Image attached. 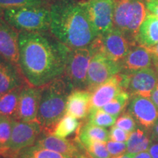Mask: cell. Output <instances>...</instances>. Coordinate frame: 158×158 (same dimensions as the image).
Listing matches in <instances>:
<instances>
[{
    "label": "cell",
    "mask_w": 158,
    "mask_h": 158,
    "mask_svg": "<svg viewBox=\"0 0 158 158\" xmlns=\"http://www.w3.org/2000/svg\"><path fill=\"white\" fill-rule=\"evenodd\" d=\"M19 69L26 84L43 87L62 76L70 48L50 31L19 34Z\"/></svg>",
    "instance_id": "6da1fadb"
},
{
    "label": "cell",
    "mask_w": 158,
    "mask_h": 158,
    "mask_svg": "<svg viewBox=\"0 0 158 158\" xmlns=\"http://www.w3.org/2000/svg\"><path fill=\"white\" fill-rule=\"evenodd\" d=\"M50 31L70 49L90 45L98 35L82 1L52 0Z\"/></svg>",
    "instance_id": "7a4b0ae2"
},
{
    "label": "cell",
    "mask_w": 158,
    "mask_h": 158,
    "mask_svg": "<svg viewBox=\"0 0 158 158\" xmlns=\"http://www.w3.org/2000/svg\"><path fill=\"white\" fill-rule=\"evenodd\" d=\"M71 91L63 76L41 87L37 120L43 133L52 134L56 124L65 115L67 99Z\"/></svg>",
    "instance_id": "3957f363"
},
{
    "label": "cell",
    "mask_w": 158,
    "mask_h": 158,
    "mask_svg": "<svg viewBox=\"0 0 158 158\" xmlns=\"http://www.w3.org/2000/svg\"><path fill=\"white\" fill-rule=\"evenodd\" d=\"M4 19L19 32L50 31V5H31L1 10Z\"/></svg>",
    "instance_id": "277c9868"
},
{
    "label": "cell",
    "mask_w": 158,
    "mask_h": 158,
    "mask_svg": "<svg viewBox=\"0 0 158 158\" xmlns=\"http://www.w3.org/2000/svg\"><path fill=\"white\" fill-rule=\"evenodd\" d=\"M148 14L146 0H114V27L137 45L139 28Z\"/></svg>",
    "instance_id": "5b68a950"
},
{
    "label": "cell",
    "mask_w": 158,
    "mask_h": 158,
    "mask_svg": "<svg viewBox=\"0 0 158 158\" xmlns=\"http://www.w3.org/2000/svg\"><path fill=\"white\" fill-rule=\"evenodd\" d=\"M97 51L94 41L84 48L70 49L63 76L73 89H86L89 64Z\"/></svg>",
    "instance_id": "8992f818"
},
{
    "label": "cell",
    "mask_w": 158,
    "mask_h": 158,
    "mask_svg": "<svg viewBox=\"0 0 158 158\" xmlns=\"http://www.w3.org/2000/svg\"><path fill=\"white\" fill-rule=\"evenodd\" d=\"M42 133L43 129L37 121L21 122L13 119L8 149L2 156L6 158L25 148L33 146Z\"/></svg>",
    "instance_id": "52a82bcc"
},
{
    "label": "cell",
    "mask_w": 158,
    "mask_h": 158,
    "mask_svg": "<svg viewBox=\"0 0 158 158\" xmlns=\"http://www.w3.org/2000/svg\"><path fill=\"white\" fill-rule=\"evenodd\" d=\"M121 63L114 62L97 49L89 64L86 89L92 91L108 79L122 72Z\"/></svg>",
    "instance_id": "ba28073f"
},
{
    "label": "cell",
    "mask_w": 158,
    "mask_h": 158,
    "mask_svg": "<svg viewBox=\"0 0 158 158\" xmlns=\"http://www.w3.org/2000/svg\"><path fill=\"white\" fill-rule=\"evenodd\" d=\"M98 50L114 62L122 63L135 46L121 31L113 27L95 40Z\"/></svg>",
    "instance_id": "9c48e42d"
},
{
    "label": "cell",
    "mask_w": 158,
    "mask_h": 158,
    "mask_svg": "<svg viewBox=\"0 0 158 158\" xmlns=\"http://www.w3.org/2000/svg\"><path fill=\"white\" fill-rule=\"evenodd\" d=\"M122 86L130 94L150 98L158 84V71L152 67L131 73H123Z\"/></svg>",
    "instance_id": "30bf717a"
},
{
    "label": "cell",
    "mask_w": 158,
    "mask_h": 158,
    "mask_svg": "<svg viewBox=\"0 0 158 158\" xmlns=\"http://www.w3.org/2000/svg\"><path fill=\"white\" fill-rule=\"evenodd\" d=\"M82 3L98 37L113 28L114 0H83Z\"/></svg>",
    "instance_id": "8fae6325"
},
{
    "label": "cell",
    "mask_w": 158,
    "mask_h": 158,
    "mask_svg": "<svg viewBox=\"0 0 158 158\" xmlns=\"http://www.w3.org/2000/svg\"><path fill=\"white\" fill-rule=\"evenodd\" d=\"M128 112L140 127L147 130L152 129L158 118V109L151 99L139 95L130 96Z\"/></svg>",
    "instance_id": "7c38bea8"
},
{
    "label": "cell",
    "mask_w": 158,
    "mask_h": 158,
    "mask_svg": "<svg viewBox=\"0 0 158 158\" xmlns=\"http://www.w3.org/2000/svg\"><path fill=\"white\" fill-rule=\"evenodd\" d=\"M19 34L5 21L0 10V55L20 70Z\"/></svg>",
    "instance_id": "4fadbf2b"
},
{
    "label": "cell",
    "mask_w": 158,
    "mask_h": 158,
    "mask_svg": "<svg viewBox=\"0 0 158 158\" xmlns=\"http://www.w3.org/2000/svg\"><path fill=\"white\" fill-rule=\"evenodd\" d=\"M41 87H33L26 84L19 96L15 120L21 122L37 121Z\"/></svg>",
    "instance_id": "5bb4252c"
},
{
    "label": "cell",
    "mask_w": 158,
    "mask_h": 158,
    "mask_svg": "<svg viewBox=\"0 0 158 158\" xmlns=\"http://www.w3.org/2000/svg\"><path fill=\"white\" fill-rule=\"evenodd\" d=\"M123 77L120 73L90 91V109L101 108L114 99L121 91Z\"/></svg>",
    "instance_id": "9a60e30c"
},
{
    "label": "cell",
    "mask_w": 158,
    "mask_h": 158,
    "mask_svg": "<svg viewBox=\"0 0 158 158\" xmlns=\"http://www.w3.org/2000/svg\"><path fill=\"white\" fill-rule=\"evenodd\" d=\"M121 64L122 68L121 73H131L155 67L151 52L147 48L140 45H135L132 48Z\"/></svg>",
    "instance_id": "2e32d148"
},
{
    "label": "cell",
    "mask_w": 158,
    "mask_h": 158,
    "mask_svg": "<svg viewBox=\"0 0 158 158\" xmlns=\"http://www.w3.org/2000/svg\"><path fill=\"white\" fill-rule=\"evenodd\" d=\"M91 92L88 89H73L67 99L65 115L84 120L89 112Z\"/></svg>",
    "instance_id": "e0dca14e"
},
{
    "label": "cell",
    "mask_w": 158,
    "mask_h": 158,
    "mask_svg": "<svg viewBox=\"0 0 158 158\" xmlns=\"http://www.w3.org/2000/svg\"><path fill=\"white\" fill-rule=\"evenodd\" d=\"M25 84L19 69L0 55V94Z\"/></svg>",
    "instance_id": "ac0fdd59"
},
{
    "label": "cell",
    "mask_w": 158,
    "mask_h": 158,
    "mask_svg": "<svg viewBox=\"0 0 158 158\" xmlns=\"http://www.w3.org/2000/svg\"><path fill=\"white\" fill-rule=\"evenodd\" d=\"M157 43L158 17L149 13L139 28L137 43L146 48H151Z\"/></svg>",
    "instance_id": "d6986e66"
},
{
    "label": "cell",
    "mask_w": 158,
    "mask_h": 158,
    "mask_svg": "<svg viewBox=\"0 0 158 158\" xmlns=\"http://www.w3.org/2000/svg\"><path fill=\"white\" fill-rule=\"evenodd\" d=\"M75 139L82 144L83 147L94 141L107 142L109 141V131L105 127H99L89 123H81L76 132Z\"/></svg>",
    "instance_id": "ffe728a7"
},
{
    "label": "cell",
    "mask_w": 158,
    "mask_h": 158,
    "mask_svg": "<svg viewBox=\"0 0 158 158\" xmlns=\"http://www.w3.org/2000/svg\"><path fill=\"white\" fill-rule=\"evenodd\" d=\"M23 86L16 87L6 93L0 94V116L1 117L15 119L20 93Z\"/></svg>",
    "instance_id": "44dd1931"
},
{
    "label": "cell",
    "mask_w": 158,
    "mask_h": 158,
    "mask_svg": "<svg viewBox=\"0 0 158 158\" xmlns=\"http://www.w3.org/2000/svg\"><path fill=\"white\" fill-rule=\"evenodd\" d=\"M151 133L142 127H137L130 133L127 141V152L132 155L147 151L152 142Z\"/></svg>",
    "instance_id": "7402d4cb"
},
{
    "label": "cell",
    "mask_w": 158,
    "mask_h": 158,
    "mask_svg": "<svg viewBox=\"0 0 158 158\" xmlns=\"http://www.w3.org/2000/svg\"><path fill=\"white\" fill-rule=\"evenodd\" d=\"M6 158H73L70 156L55 152L44 148L33 145L27 147Z\"/></svg>",
    "instance_id": "603a6c76"
},
{
    "label": "cell",
    "mask_w": 158,
    "mask_h": 158,
    "mask_svg": "<svg viewBox=\"0 0 158 158\" xmlns=\"http://www.w3.org/2000/svg\"><path fill=\"white\" fill-rule=\"evenodd\" d=\"M81 125L78 119L68 115H64L56 124L53 135L61 138H66L73 133H76Z\"/></svg>",
    "instance_id": "cb8c5ba5"
},
{
    "label": "cell",
    "mask_w": 158,
    "mask_h": 158,
    "mask_svg": "<svg viewBox=\"0 0 158 158\" xmlns=\"http://www.w3.org/2000/svg\"><path fill=\"white\" fill-rule=\"evenodd\" d=\"M130 99V94L127 91L123 89L115 98L112 99L109 102H108L101 108L106 113L115 116L116 118L123 111L126 106H128Z\"/></svg>",
    "instance_id": "d4e9b609"
},
{
    "label": "cell",
    "mask_w": 158,
    "mask_h": 158,
    "mask_svg": "<svg viewBox=\"0 0 158 158\" xmlns=\"http://www.w3.org/2000/svg\"><path fill=\"white\" fill-rule=\"evenodd\" d=\"M115 116L106 113L102 108L90 109L87 116L89 123L102 127H111L116 122Z\"/></svg>",
    "instance_id": "484cf974"
},
{
    "label": "cell",
    "mask_w": 158,
    "mask_h": 158,
    "mask_svg": "<svg viewBox=\"0 0 158 158\" xmlns=\"http://www.w3.org/2000/svg\"><path fill=\"white\" fill-rule=\"evenodd\" d=\"M13 119L0 116V155H3L8 149L12 133Z\"/></svg>",
    "instance_id": "4316f807"
},
{
    "label": "cell",
    "mask_w": 158,
    "mask_h": 158,
    "mask_svg": "<svg viewBox=\"0 0 158 158\" xmlns=\"http://www.w3.org/2000/svg\"><path fill=\"white\" fill-rule=\"evenodd\" d=\"M87 153L92 158H110L108 152L106 142L94 141L88 143L84 147Z\"/></svg>",
    "instance_id": "83f0119b"
},
{
    "label": "cell",
    "mask_w": 158,
    "mask_h": 158,
    "mask_svg": "<svg viewBox=\"0 0 158 158\" xmlns=\"http://www.w3.org/2000/svg\"><path fill=\"white\" fill-rule=\"evenodd\" d=\"M52 0H0V10L31 5H50Z\"/></svg>",
    "instance_id": "f1b7e54d"
},
{
    "label": "cell",
    "mask_w": 158,
    "mask_h": 158,
    "mask_svg": "<svg viewBox=\"0 0 158 158\" xmlns=\"http://www.w3.org/2000/svg\"><path fill=\"white\" fill-rule=\"evenodd\" d=\"M114 125L130 133L137 128V123L135 118L128 111L124 112L118 116Z\"/></svg>",
    "instance_id": "f546056e"
},
{
    "label": "cell",
    "mask_w": 158,
    "mask_h": 158,
    "mask_svg": "<svg viewBox=\"0 0 158 158\" xmlns=\"http://www.w3.org/2000/svg\"><path fill=\"white\" fill-rule=\"evenodd\" d=\"M130 133L121 129V128L116 127L115 125L110 128L109 131V140L110 141L122 142L125 143L129 139Z\"/></svg>",
    "instance_id": "4dcf8cb0"
},
{
    "label": "cell",
    "mask_w": 158,
    "mask_h": 158,
    "mask_svg": "<svg viewBox=\"0 0 158 158\" xmlns=\"http://www.w3.org/2000/svg\"><path fill=\"white\" fill-rule=\"evenodd\" d=\"M108 152L112 157L123 155L127 151V143L122 142H116L113 141H109L106 142Z\"/></svg>",
    "instance_id": "1f68e13d"
},
{
    "label": "cell",
    "mask_w": 158,
    "mask_h": 158,
    "mask_svg": "<svg viewBox=\"0 0 158 158\" xmlns=\"http://www.w3.org/2000/svg\"><path fill=\"white\" fill-rule=\"evenodd\" d=\"M146 2L149 13L158 17V0H146Z\"/></svg>",
    "instance_id": "d6a6232c"
},
{
    "label": "cell",
    "mask_w": 158,
    "mask_h": 158,
    "mask_svg": "<svg viewBox=\"0 0 158 158\" xmlns=\"http://www.w3.org/2000/svg\"><path fill=\"white\" fill-rule=\"evenodd\" d=\"M152 158H158V141H152L148 149Z\"/></svg>",
    "instance_id": "836d02e7"
},
{
    "label": "cell",
    "mask_w": 158,
    "mask_h": 158,
    "mask_svg": "<svg viewBox=\"0 0 158 158\" xmlns=\"http://www.w3.org/2000/svg\"><path fill=\"white\" fill-rule=\"evenodd\" d=\"M149 49L150 52H151L152 55L153 56V60H154V64L155 67L157 69L158 67V43L154 46L151 47V48H147Z\"/></svg>",
    "instance_id": "e575fe53"
},
{
    "label": "cell",
    "mask_w": 158,
    "mask_h": 158,
    "mask_svg": "<svg viewBox=\"0 0 158 158\" xmlns=\"http://www.w3.org/2000/svg\"><path fill=\"white\" fill-rule=\"evenodd\" d=\"M151 136L153 141H158V118L151 129Z\"/></svg>",
    "instance_id": "d590c367"
},
{
    "label": "cell",
    "mask_w": 158,
    "mask_h": 158,
    "mask_svg": "<svg viewBox=\"0 0 158 158\" xmlns=\"http://www.w3.org/2000/svg\"><path fill=\"white\" fill-rule=\"evenodd\" d=\"M150 99H151L152 101L154 102V104L155 105V106L158 109V84L157 86H156V88L155 89V90L152 93Z\"/></svg>",
    "instance_id": "8d00e7d4"
},
{
    "label": "cell",
    "mask_w": 158,
    "mask_h": 158,
    "mask_svg": "<svg viewBox=\"0 0 158 158\" xmlns=\"http://www.w3.org/2000/svg\"><path fill=\"white\" fill-rule=\"evenodd\" d=\"M133 158H152L148 151L141 152L133 156Z\"/></svg>",
    "instance_id": "74e56055"
},
{
    "label": "cell",
    "mask_w": 158,
    "mask_h": 158,
    "mask_svg": "<svg viewBox=\"0 0 158 158\" xmlns=\"http://www.w3.org/2000/svg\"><path fill=\"white\" fill-rule=\"evenodd\" d=\"M135 155H132L130 153H124L123 155L116 156V157H112L110 158H133V156Z\"/></svg>",
    "instance_id": "f35d334b"
},
{
    "label": "cell",
    "mask_w": 158,
    "mask_h": 158,
    "mask_svg": "<svg viewBox=\"0 0 158 158\" xmlns=\"http://www.w3.org/2000/svg\"><path fill=\"white\" fill-rule=\"evenodd\" d=\"M0 158H5V157H4L3 156H2L1 155H0Z\"/></svg>",
    "instance_id": "ab89813d"
},
{
    "label": "cell",
    "mask_w": 158,
    "mask_h": 158,
    "mask_svg": "<svg viewBox=\"0 0 158 158\" xmlns=\"http://www.w3.org/2000/svg\"><path fill=\"white\" fill-rule=\"evenodd\" d=\"M157 71H158V67L157 68Z\"/></svg>",
    "instance_id": "60d3db41"
}]
</instances>
